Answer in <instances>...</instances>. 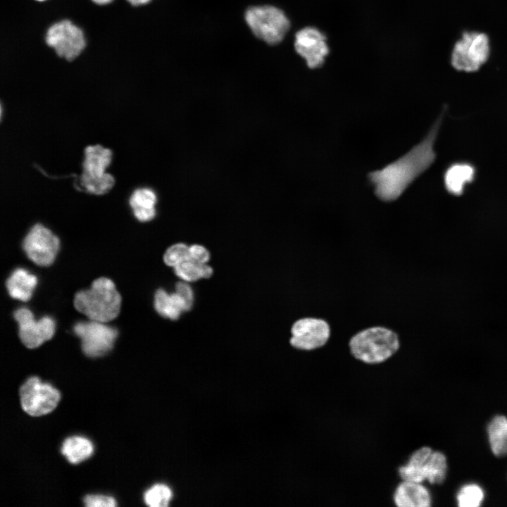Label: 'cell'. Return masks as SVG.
Wrapping results in <instances>:
<instances>
[{
  "label": "cell",
  "instance_id": "f546056e",
  "mask_svg": "<svg viewBox=\"0 0 507 507\" xmlns=\"http://www.w3.org/2000/svg\"><path fill=\"white\" fill-rule=\"evenodd\" d=\"M129 3H130L133 6H140L146 4L151 0H127Z\"/></svg>",
  "mask_w": 507,
  "mask_h": 507
},
{
  "label": "cell",
  "instance_id": "7402d4cb",
  "mask_svg": "<svg viewBox=\"0 0 507 507\" xmlns=\"http://www.w3.org/2000/svg\"><path fill=\"white\" fill-rule=\"evenodd\" d=\"M154 308L160 315L173 320H177L182 313L175 306L171 294L163 289L155 293Z\"/></svg>",
  "mask_w": 507,
  "mask_h": 507
},
{
  "label": "cell",
  "instance_id": "6da1fadb",
  "mask_svg": "<svg viewBox=\"0 0 507 507\" xmlns=\"http://www.w3.org/2000/svg\"><path fill=\"white\" fill-rule=\"evenodd\" d=\"M444 114L443 111L419 144L383 168L368 174V181L374 186V193L380 200H396L434 162V145Z\"/></svg>",
  "mask_w": 507,
  "mask_h": 507
},
{
  "label": "cell",
  "instance_id": "cb8c5ba5",
  "mask_svg": "<svg viewBox=\"0 0 507 507\" xmlns=\"http://www.w3.org/2000/svg\"><path fill=\"white\" fill-rule=\"evenodd\" d=\"M172 498L170 489L164 484H155L146 491L144 499L149 506L165 507L168 506Z\"/></svg>",
  "mask_w": 507,
  "mask_h": 507
},
{
  "label": "cell",
  "instance_id": "3957f363",
  "mask_svg": "<svg viewBox=\"0 0 507 507\" xmlns=\"http://www.w3.org/2000/svg\"><path fill=\"white\" fill-rule=\"evenodd\" d=\"M121 305V296L108 278L95 280L89 289L76 293L75 308L89 320L107 323L115 318Z\"/></svg>",
  "mask_w": 507,
  "mask_h": 507
},
{
  "label": "cell",
  "instance_id": "4dcf8cb0",
  "mask_svg": "<svg viewBox=\"0 0 507 507\" xmlns=\"http://www.w3.org/2000/svg\"><path fill=\"white\" fill-rule=\"evenodd\" d=\"M95 4L99 5H106L113 1V0H92Z\"/></svg>",
  "mask_w": 507,
  "mask_h": 507
},
{
  "label": "cell",
  "instance_id": "f1b7e54d",
  "mask_svg": "<svg viewBox=\"0 0 507 507\" xmlns=\"http://www.w3.org/2000/svg\"><path fill=\"white\" fill-rule=\"evenodd\" d=\"M175 292L183 298L188 303L192 306L194 293L192 287L185 281H181L175 285Z\"/></svg>",
  "mask_w": 507,
  "mask_h": 507
},
{
  "label": "cell",
  "instance_id": "83f0119b",
  "mask_svg": "<svg viewBox=\"0 0 507 507\" xmlns=\"http://www.w3.org/2000/svg\"><path fill=\"white\" fill-rule=\"evenodd\" d=\"M210 258L208 251L203 246L194 244L189 246V260L197 263H206Z\"/></svg>",
  "mask_w": 507,
  "mask_h": 507
},
{
  "label": "cell",
  "instance_id": "1f68e13d",
  "mask_svg": "<svg viewBox=\"0 0 507 507\" xmlns=\"http://www.w3.org/2000/svg\"><path fill=\"white\" fill-rule=\"evenodd\" d=\"M36 1H45V0H36Z\"/></svg>",
  "mask_w": 507,
  "mask_h": 507
},
{
  "label": "cell",
  "instance_id": "44dd1931",
  "mask_svg": "<svg viewBox=\"0 0 507 507\" xmlns=\"http://www.w3.org/2000/svg\"><path fill=\"white\" fill-rule=\"evenodd\" d=\"M175 275L182 281L194 282L201 278H208L213 274V269L206 263H197L187 260L174 267Z\"/></svg>",
  "mask_w": 507,
  "mask_h": 507
},
{
  "label": "cell",
  "instance_id": "8992f818",
  "mask_svg": "<svg viewBox=\"0 0 507 507\" xmlns=\"http://www.w3.org/2000/svg\"><path fill=\"white\" fill-rule=\"evenodd\" d=\"M104 323L89 320L79 321L74 325V333L80 338L82 350L86 356L92 358L102 356L113 348L118 330Z\"/></svg>",
  "mask_w": 507,
  "mask_h": 507
},
{
  "label": "cell",
  "instance_id": "9c48e42d",
  "mask_svg": "<svg viewBox=\"0 0 507 507\" xmlns=\"http://www.w3.org/2000/svg\"><path fill=\"white\" fill-rule=\"evenodd\" d=\"M46 42L60 57L68 61L77 57L86 44L82 30L68 20L53 24L46 32Z\"/></svg>",
  "mask_w": 507,
  "mask_h": 507
},
{
  "label": "cell",
  "instance_id": "5b68a950",
  "mask_svg": "<svg viewBox=\"0 0 507 507\" xmlns=\"http://www.w3.org/2000/svg\"><path fill=\"white\" fill-rule=\"evenodd\" d=\"M490 56L489 37L479 32H465L453 46L451 65L458 71H477Z\"/></svg>",
  "mask_w": 507,
  "mask_h": 507
},
{
  "label": "cell",
  "instance_id": "8fae6325",
  "mask_svg": "<svg viewBox=\"0 0 507 507\" xmlns=\"http://www.w3.org/2000/svg\"><path fill=\"white\" fill-rule=\"evenodd\" d=\"M13 317L18 324L19 337L27 348L38 347L55 333L56 323L50 316L36 320L29 308L21 307L14 311Z\"/></svg>",
  "mask_w": 507,
  "mask_h": 507
},
{
  "label": "cell",
  "instance_id": "d6986e66",
  "mask_svg": "<svg viewBox=\"0 0 507 507\" xmlns=\"http://www.w3.org/2000/svg\"><path fill=\"white\" fill-rule=\"evenodd\" d=\"M92 442L80 436H72L64 440L61 453L67 460L73 464L80 463L88 458L93 453Z\"/></svg>",
  "mask_w": 507,
  "mask_h": 507
},
{
  "label": "cell",
  "instance_id": "52a82bcc",
  "mask_svg": "<svg viewBox=\"0 0 507 507\" xmlns=\"http://www.w3.org/2000/svg\"><path fill=\"white\" fill-rule=\"evenodd\" d=\"M21 407L32 416H39L52 411L59 399V392L48 383H43L37 377H31L19 389Z\"/></svg>",
  "mask_w": 507,
  "mask_h": 507
},
{
  "label": "cell",
  "instance_id": "5bb4252c",
  "mask_svg": "<svg viewBox=\"0 0 507 507\" xmlns=\"http://www.w3.org/2000/svg\"><path fill=\"white\" fill-rule=\"evenodd\" d=\"M112 161V151L100 145H92L85 148L80 177L99 179L108 173L106 169Z\"/></svg>",
  "mask_w": 507,
  "mask_h": 507
},
{
  "label": "cell",
  "instance_id": "484cf974",
  "mask_svg": "<svg viewBox=\"0 0 507 507\" xmlns=\"http://www.w3.org/2000/svg\"><path fill=\"white\" fill-rule=\"evenodd\" d=\"M187 260H189V246L183 243L172 245L163 256L164 263L173 268Z\"/></svg>",
  "mask_w": 507,
  "mask_h": 507
},
{
  "label": "cell",
  "instance_id": "4316f807",
  "mask_svg": "<svg viewBox=\"0 0 507 507\" xmlns=\"http://www.w3.org/2000/svg\"><path fill=\"white\" fill-rule=\"evenodd\" d=\"M84 503L87 507H114L115 500L111 496L104 495H87L84 498Z\"/></svg>",
  "mask_w": 507,
  "mask_h": 507
},
{
  "label": "cell",
  "instance_id": "4fadbf2b",
  "mask_svg": "<svg viewBox=\"0 0 507 507\" xmlns=\"http://www.w3.org/2000/svg\"><path fill=\"white\" fill-rule=\"evenodd\" d=\"M392 501L395 507H430L432 495L423 483L401 480L394 488Z\"/></svg>",
  "mask_w": 507,
  "mask_h": 507
},
{
  "label": "cell",
  "instance_id": "7c38bea8",
  "mask_svg": "<svg viewBox=\"0 0 507 507\" xmlns=\"http://www.w3.org/2000/svg\"><path fill=\"white\" fill-rule=\"evenodd\" d=\"M294 49L311 69L323 65L330 52L326 36L315 27H306L295 35Z\"/></svg>",
  "mask_w": 507,
  "mask_h": 507
},
{
  "label": "cell",
  "instance_id": "9a60e30c",
  "mask_svg": "<svg viewBox=\"0 0 507 507\" xmlns=\"http://www.w3.org/2000/svg\"><path fill=\"white\" fill-rule=\"evenodd\" d=\"M475 175L476 170L472 164L467 162L453 163L444 173L445 189L453 196H461L465 186L474 181Z\"/></svg>",
  "mask_w": 507,
  "mask_h": 507
},
{
  "label": "cell",
  "instance_id": "30bf717a",
  "mask_svg": "<svg viewBox=\"0 0 507 507\" xmlns=\"http://www.w3.org/2000/svg\"><path fill=\"white\" fill-rule=\"evenodd\" d=\"M59 247L60 241L58 237L41 224L35 225L23 242V248L27 256L40 266L51 265Z\"/></svg>",
  "mask_w": 507,
  "mask_h": 507
},
{
  "label": "cell",
  "instance_id": "ffe728a7",
  "mask_svg": "<svg viewBox=\"0 0 507 507\" xmlns=\"http://www.w3.org/2000/svg\"><path fill=\"white\" fill-rule=\"evenodd\" d=\"M447 462L445 455L439 451H432L425 467V482L430 484H440L446 478Z\"/></svg>",
  "mask_w": 507,
  "mask_h": 507
},
{
  "label": "cell",
  "instance_id": "277c9868",
  "mask_svg": "<svg viewBox=\"0 0 507 507\" xmlns=\"http://www.w3.org/2000/svg\"><path fill=\"white\" fill-rule=\"evenodd\" d=\"M245 20L258 38L271 45L282 42L290 28V21L284 11L273 6L248 8Z\"/></svg>",
  "mask_w": 507,
  "mask_h": 507
},
{
  "label": "cell",
  "instance_id": "7a4b0ae2",
  "mask_svg": "<svg viewBox=\"0 0 507 507\" xmlns=\"http://www.w3.org/2000/svg\"><path fill=\"white\" fill-rule=\"evenodd\" d=\"M400 347L398 334L382 326L364 328L356 332L349 340L351 356L368 365L386 362L398 352Z\"/></svg>",
  "mask_w": 507,
  "mask_h": 507
},
{
  "label": "cell",
  "instance_id": "e0dca14e",
  "mask_svg": "<svg viewBox=\"0 0 507 507\" xmlns=\"http://www.w3.org/2000/svg\"><path fill=\"white\" fill-rule=\"evenodd\" d=\"M129 202L138 220L146 222L155 217L157 196L152 189L146 187L137 189L131 194Z\"/></svg>",
  "mask_w": 507,
  "mask_h": 507
},
{
  "label": "cell",
  "instance_id": "ac0fdd59",
  "mask_svg": "<svg viewBox=\"0 0 507 507\" xmlns=\"http://www.w3.org/2000/svg\"><path fill=\"white\" fill-rule=\"evenodd\" d=\"M487 434L493 453L499 457L507 456V418L495 416L487 427Z\"/></svg>",
  "mask_w": 507,
  "mask_h": 507
},
{
  "label": "cell",
  "instance_id": "d4e9b609",
  "mask_svg": "<svg viewBox=\"0 0 507 507\" xmlns=\"http://www.w3.org/2000/svg\"><path fill=\"white\" fill-rule=\"evenodd\" d=\"M80 182L86 192L96 195H101L107 193L112 189L115 180L113 177L108 173L99 179L80 177Z\"/></svg>",
  "mask_w": 507,
  "mask_h": 507
},
{
  "label": "cell",
  "instance_id": "603a6c76",
  "mask_svg": "<svg viewBox=\"0 0 507 507\" xmlns=\"http://www.w3.org/2000/svg\"><path fill=\"white\" fill-rule=\"evenodd\" d=\"M482 489L475 484L463 486L457 494V501L461 507H477L484 500Z\"/></svg>",
  "mask_w": 507,
  "mask_h": 507
},
{
  "label": "cell",
  "instance_id": "2e32d148",
  "mask_svg": "<svg viewBox=\"0 0 507 507\" xmlns=\"http://www.w3.org/2000/svg\"><path fill=\"white\" fill-rule=\"evenodd\" d=\"M37 277L28 270L18 268L14 270L6 282L9 295L15 299L27 301L37 284Z\"/></svg>",
  "mask_w": 507,
  "mask_h": 507
},
{
  "label": "cell",
  "instance_id": "ba28073f",
  "mask_svg": "<svg viewBox=\"0 0 507 507\" xmlns=\"http://www.w3.org/2000/svg\"><path fill=\"white\" fill-rule=\"evenodd\" d=\"M290 345L302 351H311L325 346L331 337V327L323 318H301L291 327Z\"/></svg>",
  "mask_w": 507,
  "mask_h": 507
}]
</instances>
